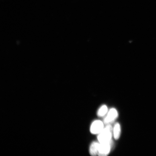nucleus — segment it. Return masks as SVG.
Here are the masks:
<instances>
[{
    "label": "nucleus",
    "instance_id": "nucleus-1",
    "mask_svg": "<svg viewBox=\"0 0 156 156\" xmlns=\"http://www.w3.org/2000/svg\"><path fill=\"white\" fill-rule=\"evenodd\" d=\"M112 127L110 125H108L106 127L103 129L98 136V140L99 142L102 143L112 141Z\"/></svg>",
    "mask_w": 156,
    "mask_h": 156
},
{
    "label": "nucleus",
    "instance_id": "nucleus-2",
    "mask_svg": "<svg viewBox=\"0 0 156 156\" xmlns=\"http://www.w3.org/2000/svg\"><path fill=\"white\" fill-rule=\"evenodd\" d=\"M113 144L112 140L110 141L99 142L98 155L100 156H106L110 153Z\"/></svg>",
    "mask_w": 156,
    "mask_h": 156
},
{
    "label": "nucleus",
    "instance_id": "nucleus-3",
    "mask_svg": "<svg viewBox=\"0 0 156 156\" xmlns=\"http://www.w3.org/2000/svg\"><path fill=\"white\" fill-rule=\"evenodd\" d=\"M104 128V124L102 121L99 120H95L91 124L90 132L93 134H99Z\"/></svg>",
    "mask_w": 156,
    "mask_h": 156
},
{
    "label": "nucleus",
    "instance_id": "nucleus-4",
    "mask_svg": "<svg viewBox=\"0 0 156 156\" xmlns=\"http://www.w3.org/2000/svg\"><path fill=\"white\" fill-rule=\"evenodd\" d=\"M118 116V112L116 109L112 108L110 109L104 120L105 124H108L113 122L116 119Z\"/></svg>",
    "mask_w": 156,
    "mask_h": 156
},
{
    "label": "nucleus",
    "instance_id": "nucleus-5",
    "mask_svg": "<svg viewBox=\"0 0 156 156\" xmlns=\"http://www.w3.org/2000/svg\"><path fill=\"white\" fill-rule=\"evenodd\" d=\"M99 142H93L91 144L89 149V153L92 156L98 155Z\"/></svg>",
    "mask_w": 156,
    "mask_h": 156
},
{
    "label": "nucleus",
    "instance_id": "nucleus-6",
    "mask_svg": "<svg viewBox=\"0 0 156 156\" xmlns=\"http://www.w3.org/2000/svg\"><path fill=\"white\" fill-rule=\"evenodd\" d=\"M121 134V127L119 123H116L114 126L113 129V134L114 137L116 140L119 138Z\"/></svg>",
    "mask_w": 156,
    "mask_h": 156
},
{
    "label": "nucleus",
    "instance_id": "nucleus-7",
    "mask_svg": "<svg viewBox=\"0 0 156 156\" xmlns=\"http://www.w3.org/2000/svg\"><path fill=\"white\" fill-rule=\"evenodd\" d=\"M108 111V108L106 105H103L99 109L97 112L98 116L99 117L104 116Z\"/></svg>",
    "mask_w": 156,
    "mask_h": 156
}]
</instances>
